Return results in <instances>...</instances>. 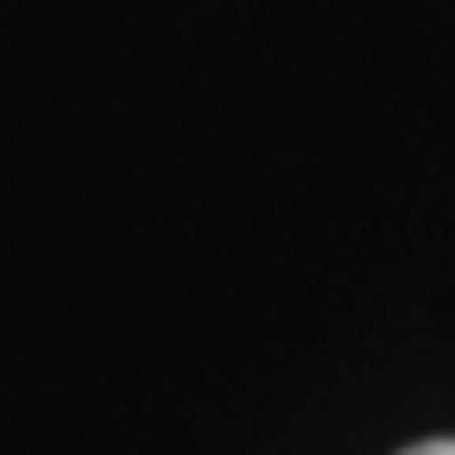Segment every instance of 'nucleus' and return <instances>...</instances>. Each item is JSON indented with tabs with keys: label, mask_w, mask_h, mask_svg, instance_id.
Masks as SVG:
<instances>
[{
	"label": "nucleus",
	"mask_w": 455,
	"mask_h": 455,
	"mask_svg": "<svg viewBox=\"0 0 455 455\" xmlns=\"http://www.w3.org/2000/svg\"><path fill=\"white\" fill-rule=\"evenodd\" d=\"M398 455H455V436H430V443H418V449H398Z\"/></svg>",
	"instance_id": "1"
}]
</instances>
